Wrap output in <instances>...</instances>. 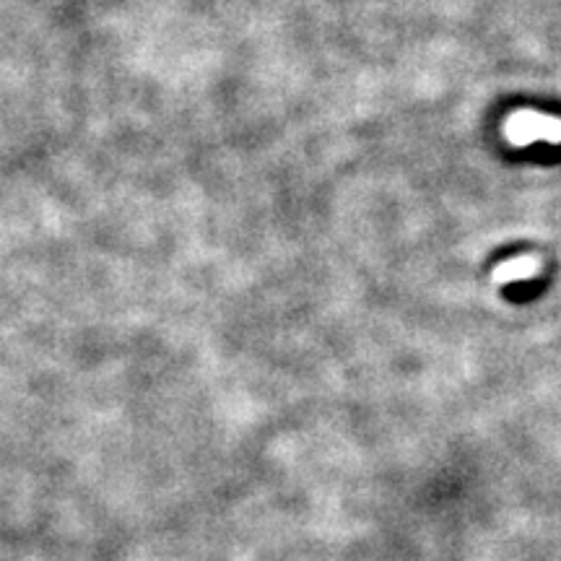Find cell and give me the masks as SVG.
Here are the masks:
<instances>
[{
  "instance_id": "6da1fadb",
  "label": "cell",
  "mask_w": 561,
  "mask_h": 561,
  "mask_svg": "<svg viewBox=\"0 0 561 561\" xmlns=\"http://www.w3.org/2000/svg\"><path fill=\"white\" fill-rule=\"evenodd\" d=\"M504 136H507V141H510L512 146H517V149H520V146H530L533 141L561 143V120L533 110L515 112V115L507 120Z\"/></svg>"
},
{
  "instance_id": "7a4b0ae2",
  "label": "cell",
  "mask_w": 561,
  "mask_h": 561,
  "mask_svg": "<svg viewBox=\"0 0 561 561\" xmlns=\"http://www.w3.org/2000/svg\"><path fill=\"white\" fill-rule=\"evenodd\" d=\"M541 273V263H538L536 258H530V255H525V258H515V260H507V263H502L497 268V273H494V281L497 284H510V281H525V278H533Z\"/></svg>"
}]
</instances>
